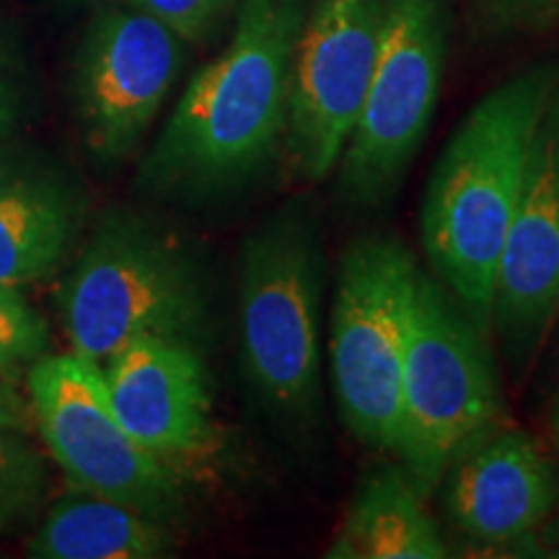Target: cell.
I'll list each match as a JSON object with an SVG mask.
<instances>
[{"label":"cell","instance_id":"5","mask_svg":"<svg viewBox=\"0 0 559 559\" xmlns=\"http://www.w3.org/2000/svg\"><path fill=\"white\" fill-rule=\"evenodd\" d=\"M500 415L487 334L436 277L419 272L394 449L402 469L428 498L453 461L498 430Z\"/></svg>","mask_w":559,"mask_h":559},{"label":"cell","instance_id":"18","mask_svg":"<svg viewBox=\"0 0 559 559\" xmlns=\"http://www.w3.org/2000/svg\"><path fill=\"white\" fill-rule=\"evenodd\" d=\"M50 347L47 321L16 290L0 283V376L19 373L26 362H37Z\"/></svg>","mask_w":559,"mask_h":559},{"label":"cell","instance_id":"20","mask_svg":"<svg viewBox=\"0 0 559 559\" xmlns=\"http://www.w3.org/2000/svg\"><path fill=\"white\" fill-rule=\"evenodd\" d=\"M21 96H24V81H21V62L9 45L0 41V153L16 130L21 115Z\"/></svg>","mask_w":559,"mask_h":559},{"label":"cell","instance_id":"21","mask_svg":"<svg viewBox=\"0 0 559 559\" xmlns=\"http://www.w3.org/2000/svg\"><path fill=\"white\" fill-rule=\"evenodd\" d=\"M559 0H485V9L502 26L526 24L528 19H539Z\"/></svg>","mask_w":559,"mask_h":559},{"label":"cell","instance_id":"13","mask_svg":"<svg viewBox=\"0 0 559 559\" xmlns=\"http://www.w3.org/2000/svg\"><path fill=\"white\" fill-rule=\"evenodd\" d=\"M443 506L453 528L479 547L539 557L534 534L557 513L559 472L526 432L495 430L445 472Z\"/></svg>","mask_w":559,"mask_h":559},{"label":"cell","instance_id":"23","mask_svg":"<svg viewBox=\"0 0 559 559\" xmlns=\"http://www.w3.org/2000/svg\"><path fill=\"white\" fill-rule=\"evenodd\" d=\"M539 557H559V515L551 513L542 528L534 534Z\"/></svg>","mask_w":559,"mask_h":559},{"label":"cell","instance_id":"12","mask_svg":"<svg viewBox=\"0 0 559 559\" xmlns=\"http://www.w3.org/2000/svg\"><path fill=\"white\" fill-rule=\"evenodd\" d=\"M111 407L132 438L179 472L213 451V402L194 345L143 337L102 366Z\"/></svg>","mask_w":559,"mask_h":559},{"label":"cell","instance_id":"15","mask_svg":"<svg viewBox=\"0 0 559 559\" xmlns=\"http://www.w3.org/2000/svg\"><path fill=\"white\" fill-rule=\"evenodd\" d=\"M449 544L425 508V495L402 469L362 481L334 536L330 559H443Z\"/></svg>","mask_w":559,"mask_h":559},{"label":"cell","instance_id":"24","mask_svg":"<svg viewBox=\"0 0 559 559\" xmlns=\"http://www.w3.org/2000/svg\"><path fill=\"white\" fill-rule=\"evenodd\" d=\"M551 432H555V443L559 449V400H557V407H555V417H551Z\"/></svg>","mask_w":559,"mask_h":559},{"label":"cell","instance_id":"25","mask_svg":"<svg viewBox=\"0 0 559 559\" xmlns=\"http://www.w3.org/2000/svg\"><path fill=\"white\" fill-rule=\"evenodd\" d=\"M68 3H102V0H68Z\"/></svg>","mask_w":559,"mask_h":559},{"label":"cell","instance_id":"10","mask_svg":"<svg viewBox=\"0 0 559 559\" xmlns=\"http://www.w3.org/2000/svg\"><path fill=\"white\" fill-rule=\"evenodd\" d=\"M185 66V41L160 21L124 3L102 9L75 58L73 96L83 140L117 160L138 148Z\"/></svg>","mask_w":559,"mask_h":559},{"label":"cell","instance_id":"3","mask_svg":"<svg viewBox=\"0 0 559 559\" xmlns=\"http://www.w3.org/2000/svg\"><path fill=\"white\" fill-rule=\"evenodd\" d=\"M58 300L70 347L99 366L143 337L194 345L207 326L200 264L174 236L132 213L99 223Z\"/></svg>","mask_w":559,"mask_h":559},{"label":"cell","instance_id":"9","mask_svg":"<svg viewBox=\"0 0 559 559\" xmlns=\"http://www.w3.org/2000/svg\"><path fill=\"white\" fill-rule=\"evenodd\" d=\"M386 0H309L293 60L283 151L300 181L340 164L381 50Z\"/></svg>","mask_w":559,"mask_h":559},{"label":"cell","instance_id":"1","mask_svg":"<svg viewBox=\"0 0 559 559\" xmlns=\"http://www.w3.org/2000/svg\"><path fill=\"white\" fill-rule=\"evenodd\" d=\"M306 9L309 0H236L226 50L190 81L143 164L151 190L226 192L277 156Z\"/></svg>","mask_w":559,"mask_h":559},{"label":"cell","instance_id":"22","mask_svg":"<svg viewBox=\"0 0 559 559\" xmlns=\"http://www.w3.org/2000/svg\"><path fill=\"white\" fill-rule=\"evenodd\" d=\"M32 425L34 415L29 400H24L11 383L0 381V428L29 432Z\"/></svg>","mask_w":559,"mask_h":559},{"label":"cell","instance_id":"11","mask_svg":"<svg viewBox=\"0 0 559 559\" xmlns=\"http://www.w3.org/2000/svg\"><path fill=\"white\" fill-rule=\"evenodd\" d=\"M559 317V81L526 160V174L498 264L495 334L508 362L523 373Z\"/></svg>","mask_w":559,"mask_h":559},{"label":"cell","instance_id":"7","mask_svg":"<svg viewBox=\"0 0 559 559\" xmlns=\"http://www.w3.org/2000/svg\"><path fill=\"white\" fill-rule=\"evenodd\" d=\"M445 50L443 0H386L379 60L337 164L345 205L381 207L402 187L436 115Z\"/></svg>","mask_w":559,"mask_h":559},{"label":"cell","instance_id":"19","mask_svg":"<svg viewBox=\"0 0 559 559\" xmlns=\"http://www.w3.org/2000/svg\"><path fill=\"white\" fill-rule=\"evenodd\" d=\"M128 3L160 21L185 45L210 37L228 16V11L236 9V0H128Z\"/></svg>","mask_w":559,"mask_h":559},{"label":"cell","instance_id":"6","mask_svg":"<svg viewBox=\"0 0 559 559\" xmlns=\"http://www.w3.org/2000/svg\"><path fill=\"white\" fill-rule=\"evenodd\" d=\"M417 283L415 257L394 236H360L342 254L330 319L332 386L347 430L370 449H396Z\"/></svg>","mask_w":559,"mask_h":559},{"label":"cell","instance_id":"8","mask_svg":"<svg viewBox=\"0 0 559 559\" xmlns=\"http://www.w3.org/2000/svg\"><path fill=\"white\" fill-rule=\"evenodd\" d=\"M34 425L70 487L169 521L181 510L179 472L130 436L111 407L99 362L70 349L41 355L26 376Z\"/></svg>","mask_w":559,"mask_h":559},{"label":"cell","instance_id":"2","mask_svg":"<svg viewBox=\"0 0 559 559\" xmlns=\"http://www.w3.org/2000/svg\"><path fill=\"white\" fill-rule=\"evenodd\" d=\"M557 81V62H536L489 91L451 135L425 190L419 228L432 277L485 334L531 140Z\"/></svg>","mask_w":559,"mask_h":559},{"label":"cell","instance_id":"14","mask_svg":"<svg viewBox=\"0 0 559 559\" xmlns=\"http://www.w3.org/2000/svg\"><path fill=\"white\" fill-rule=\"evenodd\" d=\"M79 221V198L66 181L0 164V283L52 275L66 260Z\"/></svg>","mask_w":559,"mask_h":559},{"label":"cell","instance_id":"17","mask_svg":"<svg viewBox=\"0 0 559 559\" xmlns=\"http://www.w3.org/2000/svg\"><path fill=\"white\" fill-rule=\"evenodd\" d=\"M50 492V472L24 430L0 428V531L29 523Z\"/></svg>","mask_w":559,"mask_h":559},{"label":"cell","instance_id":"4","mask_svg":"<svg viewBox=\"0 0 559 559\" xmlns=\"http://www.w3.org/2000/svg\"><path fill=\"white\" fill-rule=\"evenodd\" d=\"M324 251L311 205L290 202L243 243L241 360L257 396L277 417L309 419L321 386Z\"/></svg>","mask_w":559,"mask_h":559},{"label":"cell","instance_id":"16","mask_svg":"<svg viewBox=\"0 0 559 559\" xmlns=\"http://www.w3.org/2000/svg\"><path fill=\"white\" fill-rule=\"evenodd\" d=\"M41 559H158L171 555L164 521L99 495L73 492L47 508L29 542Z\"/></svg>","mask_w":559,"mask_h":559}]
</instances>
